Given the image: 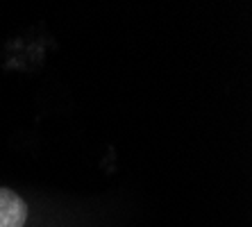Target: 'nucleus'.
<instances>
[{"instance_id": "nucleus-1", "label": "nucleus", "mask_w": 252, "mask_h": 227, "mask_svg": "<svg viewBox=\"0 0 252 227\" xmlns=\"http://www.w3.org/2000/svg\"><path fill=\"white\" fill-rule=\"evenodd\" d=\"M0 227H75L70 218L9 187H0Z\"/></svg>"}]
</instances>
